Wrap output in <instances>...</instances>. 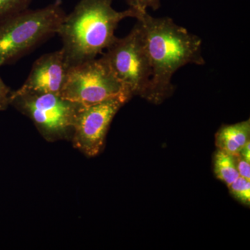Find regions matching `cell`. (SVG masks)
I'll return each mask as SVG.
<instances>
[{"label":"cell","mask_w":250,"mask_h":250,"mask_svg":"<svg viewBox=\"0 0 250 250\" xmlns=\"http://www.w3.org/2000/svg\"><path fill=\"white\" fill-rule=\"evenodd\" d=\"M132 8L139 13L147 12V8H151L154 11L159 9L161 6L160 0H125Z\"/></svg>","instance_id":"obj_13"},{"label":"cell","mask_w":250,"mask_h":250,"mask_svg":"<svg viewBox=\"0 0 250 250\" xmlns=\"http://www.w3.org/2000/svg\"><path fill=\"white\" fill-rule=\"evenodd\" d=\"M250 121L224 125L215 134V145L220 150L236 155L250 141Z\"/></svg>","instance_id":"obj_9"},{"label":"cell","mask_w":250,"mask_h":250,"mask_svg":"<svg viewBox=\"0 0 250 250\" xmlns=\"http://www.w3.org/2000/svg\"><path fill=\"white\" fill-rule=\"evenodd\" d=\"M10 105L34 123L41 136L48 141H71L74 125L82 105L58 94L11 90Z\"/></svg>","instance_id":"obj_4"},{"label":"cell","mask_w":250,"mask_h":250,"mask_svg":"<svg viewBox=\"0 0 250 250\" xmlns=\"http://www.w3.org/2000/svg\"><path fill=\"white\" fill-rule=\"evenodd\" d=\"M33 0H0V20L28 9Z\"/></svg>","instance_id":"obj_12"},{"label":"cell","mask_w":250,"mask_h":250,"mask_svg":"<svg viewBox=\"0 0 250 250\" xmlns=\"http://www.w3.org/2000/svg\"><path fill=\"white\" fill-rule=\"evenodd\" d=\"M234 156L237 170L240 177L250 181V163L245 160L239 154Z\"/></svg>","instance_id":"obj_15"},{"label":"cell","mask_w":250,"mask_h":250,"mask_svg":"<svg viewBox=\"0 0 250 250\" xmlns=\"http://www.w3.org/2000/svg\"><path fill=\"white\" fill-rule=\"evenodd\" d=\"M106 50L103 57L131 98L137 95L149 101L152 67L141 22L137 21L127 36L118 38Z\"/></svg>","instance_id":"obj_5"},{"label":"cell","mask_w":250,"mask_h":250,"mask_svg":"<svg viewBox=\"0 0 250 250\" xmlns=\"http://www.w3.org/2000/svg\"><path fill=\"white\" fill-rule=\"evenodd\" d=\"M1 67V66H0ZM11 90L0 77V111H5L10 106V94Z\"/></svg>","instance_id":"obj_14"},{"label":"cell","mask_w":250,"mask_h":250,"mask_svg":"<svg viewBox=\"0 0 250 250\" xmlns=\"http://www.w3.org/2000/svg\"><path fill=\"white\" fill-rule=\"evenodd\" d=\"M238 154H239L240 156H241L245 160L248 161V162L250 163V141H248V143L243 146V147L242 148L241 150L240 151V152L238 153Z\"/></svg>","instance_id":"obj_16"},{"label":"cell","mask_w":250,"mask_h":250,"mask_svg":"<svg viewBox=\"0 0 250 250\" xmlns=\"http://www.w3.org/2000/svg\"><path fill=\"white\" fill-rule=\"evenodd\" d=\"M229 192L236 200L241 203L250 205V181L239 177L229 186Z\"/></svg>","instance_id":"obj_11"},{"label":"cell","mask_w":250,"mask_h":250,"mask_svg":"<svg viewBox=\"0 0 250 250\" xmlns=\"http://www.w3.org/2000/svg\"><path fill=\"white\" fill-rule=\"evenodd\" d=\"M61 96L84 106L118 97L131 98L103 57L70 67Z\"/></svg>","instance_id":"obj_6"},{"label":"cell","mask_w":250,"mask_h":250,"mask_svg":"<svg viewBox=\"0 0 250 250\" xmlns=\"http://www.w3.org/2000/svg\"><path fill=\"white\" fill-rule=\"evenodd\" d=\"M62 0L0 20V66L12 63L51 36L65 20Z\"/></svg>","instance_id":"obj_3"},{"label":"cell","mask_w":250,"mask_h":250,"mask_svg":"<svg viewBox=\"0 0 250 250\" xmlns=\"http://www.w3.org/2000/svg\"><path fill=\"white\" fill-rule=\"evenodd\" d=\"M214 173L215 177L228 185L232 184L240 177L234 156L218 149L215 154Z\"/></svg>","instance_id":"obj_10"},{"label":"cell","mask_w":250,"mask_h":250,"mask_svg":"<svg viewBox=\"0 0 250 250\" xmlns=\"http://www.w3.org/2000/svg\"><path fill=\"white\" fill-rule=\"evenodd\" d=\"M69 68L62 48L43 54L34 62L27 80L18 90L61 95Z\"/></svg>","instance_id":"obj_8"},{"label":"cell","mask_w":250,"mask_h":250,"mask_svg":"<svg viewBox=\"0 0 250 250\" xmlns=\"http://www.w3.org/2000/svg\"><path fill=\"white\" fill-rule=\"evenodd\" d=\"M137 21L142 24L143 37L152 67L149 101L163 103L174 90L172 75L188 63L205 65L202 40L177 25L170 18H154L147 12Z\"/></svg>","instance_id":"obj_1"},{"label":"cell","mask_w":250,"mask_h":250,"mask_svg":"<svg viewBox=\"0 0 250 250\" xmlns=\"http://www.w3.org/2000/svg\"><path fill=\"white\" fill-rule=\"evenodd\" d=\"M113 0H80L65 16L57 34L60 36L69 67L96 59L117 40L118 24L126 18L138 19L144 13L130 8L117 11Z\"/></svg>","instance_id":"obj_2"},{"label":"cell","mask_w":250,"mask_h":250,"mask_svg":"<svg viewBox=\"0 0 250 250\" xmlns=\"http://www.w3.org/2000/svg\"><path fill=\"white\" fill-rule=\"evenodd\" d=\"M129 100L118 97L91 106H82L77 113L70 141L74 147L88 157L98 155L103 150L112 121Z\"/></svg>","instance_id":"obj_7"}]
</instances>
